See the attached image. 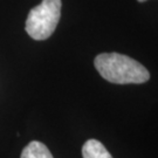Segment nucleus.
<instances>
[{"instance_id":"obj_5","label":"nucleus","mask_w":158,"mask_h":158,"mask_svg":"<svg viewBox=\"0 0 158 158\" xmlns=\"http://www.w3.org/2000/svg\"><path fill=\"white\" fill-rule=\"evenodd\" d=\"M137 1H139V2H144V1H147V0H137Z\"/></svg>"},{"instance_id":"obj_2","label":"nucleus","mask_w":158,"mask_h":158,"mask_svg":"<svg viewBox=\"0 0 158 158\" xmlns=\"http://www.w3.org/2000/svg\"><path fill=\"white\" fill-rule=\"evenodd\" d=\"M61 0H42L26 20V32L34 40H46L54 33L61 17Z\"/></svg>"},{"instance_id":"obj_3","label":"nucleus","mask_w":158,"mask_h":158,"mask_svg":"<svg viewBox=\"0 0 158 158\" xmlns=\"http://www.w3.org/2000/svg\"><path fill=\"white\" fill-rule=\"evenodd\" d=\"M83 158H113L106 147L97 139H88L82 147Z\"/></svg>"},{"instance_id":"obj_4","label":"nucleus","mask_w":158,"mask_h":158,"mask_svg":"<svg viewBox=\"0 0 158 158\" xmlns=\"http://www.w3.org/2000/svg\"><path fill=\"white\" fill-rule=\"evenodd\" d=\"M20 158H53V155L44 143L33 141L25 147Z\"/></svg>"},{"instance_id":"obj_1","label":"nucleus","mask_w":158,"mask_h":158,"mask_svg":"<svg viewBox=\"0 0 158 158\" xmlns=\"http://www.w3.org/2000/svg\"><path fill=\"white\" fill-rule=\"evenodd\" d=\"M95 68L102 77L116 85H139L149 81L150 73L142 63L118 53H102L95 57Z\"/></svg>"}]
</instances>
